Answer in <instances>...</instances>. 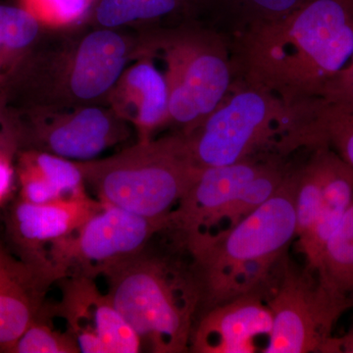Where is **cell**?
Returning a JSON list of instances; mask_svg holds the SVG:
<instances>
[{
  "mask_svg": "<svg viewBox=\"0 0 353 353\" xmlns=\"http://www.w3.org/2000/svg\"><path fill=\"white\" fill-rule=\"evenodd\" d=\"M236 80L296 108L318 99L353 54V0H311L234 36Z\"/></svg>",
  "mask_w": 353,
  "mask_h": 353,
  "instance_id": "6da1fadb",
  "label": "cell"
},
{
  "mask_svg": "<svg viewBox=\"0 0 353 353\" xmlns=\"http://www.w3.org/2000/svg\"><path fill=\"white\" fill-rule=\"evenodd\" d=\"M296 169L265 203L226 233L188 250L202 313L248 294H270L273 272L287 261L296 236Z\"/></svg>",
  "mask_w": 353,
  "mask_h": 353,
  "instance_id": "7a4b0ae2",
  "label": "cell"
},
{
  "mask_svg": "<svg viewBox=\"0 0 353 353\" xmlns=\"http://www.w3.org/2000/svg\"><path fill=\"white\" fill-rule=\"evenodd\" d=\"M130 52L128 39L106 28L88 32L54 54V60L34 46L0 83V92L18 112L90 105L109 97L127 68Z\"/></svg>",
  "mask_w": 353,
  "mask_h": 353,
  "instance_id": "3957f363",
  "label": "cell"
},
{
  "mask_svg": "<svg viewBox=\"0 0 353 353\" xmlns=\"http://www.w3.org/2000/svg\"><path fill=\"white\" fill-rule=\"evenodd\" d=\"M180 263L145 250L105 275L114 305L152 352L190 345L201 294L190 265Z\"/></svg>",
  "mask_w": 353,
  "mask_h": 353,
  "instance_id": "277c9868",
  "label": "cell"
},
{
  "mask_svg": "<svg viewBox=\"0 0 353 353\" xmlns=\"http://www.w3.org/2000/svg\"><path fill=\"white\" fill-rule=\"evenodd\" d=\"M97 201L148 219H167L203 168L182 132L139 141L103 159L79 162Z\"/></svg>",
  "mask_w": 353,
  "mask_h": 353,
  "instance_id": "5b68a950",
  "label": "cell"
},
{
  "mask_svg": "<svg viewBox=\"0 0 353 353\" xmlns=\"http://www.w3.org/2000/svg\"><path fill=\"white\" fill-rule=\"evenodd\" d=\"M145 50H158L169 88V123L189 134L222 102L234 85L231 48L210 27L165 30Z\"/></svg>",
  "mask_w": 353,
  "mask_h": 353,
  "instance_id": "8992f818",
  "label": "cell"
},
{
  "mask_svg": "<svg viewBox=\"0 0 353 353\" xmlns=\"http://www.w3.org/2000/svg\"><path fill=\"white\" fill-rule=\"evenodd\" d=\"M292 118V109L278 97L234 79L219 105L194 131L183 134L201 168L225 166L278 152Z\"/></svg>",
  "mask_w": 353,
  "mask_h": 353,
  "instance_id": "52a82bcc",
  "label": "cell"
},
{
  "mask_svg": "<svg viewBox=\"0 0 353 353\" xmlns=\"http://www.w3.org/2000/svg\"><path fill=\"white\" fill-rule=\"evenodd\" d=\"M164 228L160 221L102 203L76 232L51 243L46 257L58 280L70 276H105L146 250Z\"/></svg>",
  "mask_w": 353,
  "mask_h": 353,
  "instance_id": "ba28073f",
  "label": "cell"
},
{
  "mask_svg": "<svg viewBox=\"0 0 353 353\" xmlns=\"http://www.w3.org/2000/svg\"><path fill=\"white\" fill-rule=\"evenodd\" d=\"M267 303L272 328L264 353H323L334 325L352 308L331 296L313 272L296 271L288 260Z\"/></svg>",
  "mask_w": 353,
  "mask_h": 353,
  "instance_id": "9c48e42d",
  "label": "cell"
},
{
  "mask_svg": "<svg viewBox=\"0 0 353 353\" xmlns=\"http://www.w3.org/2000/svg\"><path fill=\"white\" fill-rule=\"evenodd\" d=\"M18 152L37 150L73 161L94 160L129 137V123L112 108L78 106L11 112Z\"/></svg>",
  "mask_w": 353,
  "mask_h": 353,
  "instance_id": "30bf717a",
  "label": "cell"
},
{
  "mask_svg": "<svg viewBox=\"0 0 353 353\" xmlns=\"http://www.w3.org/2000/svg\"><path fill=\"white\" fill-rule=\"evenodd\" d=\"M274 153H261L236 163L203 168L168 216L162 232L173 234L176 243L185 250L208 240L228 206L245 183L264 168Z\"/></svg>",
  "mask_w": 353,
  "mask_h": 353,
  "instance_id": "8fae6325",
  "label": "cell"
},
{
  "mask_svg": "<svg viewBox=\"0 0 353 353\" xmlns=\"http://www.w3.org/2000/svg\"><path fill=\"white\" fill-rule=\"evenodd\" d=\"M65 281L57 311L67 325L80 352L137 353L141 339L130 326L108 294H103L94 278L70 276Z\"/></svg>",
  "mask_w": 353,
  "mask_h": 353,
  "instance_id": "7c38bea8",
  "label": "cell"
},
{
  "mask_svg": "<svg viewBox=\"0 0 353 353\" xmlns=\"http://www.w3.org/2000/svg\"><path fill=\"white\" fill-rule=\"evenodd\" d=\"M101 205L88 196L48 203L20 199L7 221L9 238L22 259L50 265L43 248L73 234Z\"/></svg>",
  "mask_w": 353,
  "mask_h": 353,
  "instance_id": "4fadbf2b",
  "label": "cell"
},
{
  "mask_svg": "<svg viewBox=\"0 0 353 353\" xmlns=\"http://www.w3.org/2000/svg\"><path fill=\"white\" fill-rule=\"evenodd\" d=\"M272 313L259 294H248L202 313L192 330L190 348L197 353L256 352L257 339L268 338Z\"/></svg>",
  "mask_w": 353,
  "mask_h": 353,
  "instance_id": "5bb4252c",
  "label": "cell"
},
{
  "mask_svg": "<svg viewBox=\"0 0 353 353\" xmlns=\"http://www.w3.org/2000/svg\"><path fill=\"white\" fill-rule=\"evenodd\" d=\"M52 267L14 257L0 245V350L9 352L28 327L39 319L51 283Z\"/></svg>",
  "mask_w": 353,
  "mask_h": 353,
  "instance_id": "9a60e30c",
  "label": "cell"
},
{
  "mask_svg": "<svg viewBox=\"0 0 353 353\" xmlns=\"http://www.w3.org/2000/svg\"><path fill=\"white\" fill-rule=\"evenodd\" d=\"M110 108L131 123L139 141L152 139L169 124V88L166 77L150 58L127 67L108 97Z\"/></svg>",
  "mask_w": 353,
  "mask_h": 353,
  "instance_id": "2e32d148",
  "label": "cell"
},
{
  "mask_svg": "<svg viewBox=\"0 0 353 353\" xmlns=\"http://www.w3.org/2000/svg\"><path fill=\"white\" fill-rule=\"evenodd\" d=\"M292 125L280 145L285 157L328 146L353 170V111L315 99L294 108Z\"/></svg>",
  "mask_w": 353,
  "mask_h": 353,
  "instance_id": "e0dca14e",
  "label": "cell"
},
{
  "mask_svg": "<svg viewBox=\"0 0 353 353\" xmlns=\"http://www.w3.org/2000/svg\"><path fill=\"white\" fill-rule=\"evenodd\" d=\"M323 176L322 205L312 227L297 239L309 271L314 273L325 246L353 201V170L328 146H317ZM312 150V148H311Z\"/></svg>",
  "mask_w": 353,
  "mask_h": 353,
  "instance_id": "ac0fdd59",
  "label": "cell"
},
{
  "mask_svg": "<svg viewBox=\"0 0 353 353\" xmlns=\"http://www.w3.org/2000/svg\"><path fill=\"white\" fill-rule=\"evenodd\" d=\"M311 0H190L188 15L202 16L208 27L236 34L252 26L282 19Z\"/></svg>",
  "mask_w": 353,
  "mask_h": 353,
  "instance_id": "d6986e66",
  "label": "cell"
},
{
  "mask_svg": "<svg viewBox=\"0 0 353 353\" xmlns=\"http://www.w3.org/2000/svg\"><path fill=\"white\" fill-rule=\"evenodd\" d=\"M314 274L331 296L353 307V201L325 246Z\"/></svg>",
  "mask_w": 353,
  "mask_h": 353,
  "instance_id": "ffe728a7",
  "label": "cell"
},
{
  "mask_svg": "<svg viewBox=\"0 0 353 353\" xmlns=\"http://www.w3.org/2000/svg\"><path fill=\"white\" fill-rule=\"evenodd\" d=\"M41 28L19 3H0V83L36 46Z\"/></svg>",
  "mask_w": 353,
  "mask_h": 353,
  "instance_id": "44dd1931",
  "label": "cell"
},
{
  "mask_svg": "<svg viewBox=\"0 0 353 353\" xmlns=\"http://www.w3.org/2000/svg\"><path fill=\"white\" fill-rule=\"evenodd\" d=\"M190 0H97L94 20L101 28L117 29L136 23L152 22L187 13Z\"/></svg>",
  "mask_w": 353,
  "mask_h": 353,
  "instance_id": "7402d4cb",
  "label": "cell"
},
{
  "mask_svg": "<svg viewBox=\"0 0 353 353\" xmlns=\"http://www.w3.org/2000/svg\"><path fill=\"white\" fill-rule=\"evenodd\" d=\"M17 157L38 171L64 199L88 196L85 176L78 161L37 150H19Z\"/></svg>",
  "mask_w": 353,
  "mask_h": 353,
  "instance_id": "603a6c76",
  "label": "cell"
},
{
  "mask_svg": "<svg viewBox=\"0 0 353 353\" xmlns=\"http://www.w3.org/2000/svg\"><path fill=\"white\" fill-rule=\"evenodd\" d=\"M306 163L296 169V185L294 196L296 236L301 238L314 224L322 205L323 176L321 159L317 148Z\"/></svg>",
  "mask_w": 353,
  "mask_h": 353,
  "instance_id": "cb8c5ba5",
  "label": "cell"
},
{
  "mask_svg": "<svg viewBox=\"0 0 353 353\" xmlns=\"http://www.w3.org/2000/svg\"><path fill=\"white\" fill-rule=\"evenodd\" d=\"M97 0H19L43 27L63 28L78 24L92 12Z\"/></svg>",
  "mask_w": 353,
  "mask_h": 353,
  "instance_id": "d4e9b609",
  "label": "cell"
},
{
  "mask_svg": "<svg viewBox=\"0 0 353 353\" xmlns=\"http://www.w3.org/2000/svg\"><path fill=\"white\" fill-rule=\"evenodd\" d=\"M9 352L77 353L80 350L68 332L60 333L38 319L21 334Z\"/></svg>",
  "mask_w": 353,
  "mask_h": 353,
  "instance_id": "484cf974",
  "label": "cell"
},
{
  "mask_svg": "<svg viewBox=\"0 0 353 353\" xmlns=\"http://www.w3.org/2000/svg\"><path fill=\"white\" fill-rule=\"evenodd\" d=\"M318 99L332 105L353 111V54L350 63L327 83Z\"/></svg>",
  "mask_w": 353,
  "mask_h": 353,
  "instance_id": "4316f807",
  "label": "cell"
},
{
  "mask_svg": "<svg viewBox=\"0 0 353 353\" xmlns=\"http://www.w3.org/2000/svg\"><path fill=\"white\" fill-rule=\"evenodd\" d=\"M17 152L15 132L6 106L0 99V155L15 157Z\"/></svg>",
  "mask_w": 353,
  "mask_h": 353,
  "instance_id": "83f0119b",
  "label": "cell"
},
{
  "mask_svg": "<svg viewBox=\"0 0 353 353\" xmlns=\"http://www.w3.org/2000/svg\"><path fill=\"white\" fill-rule=\"evenodd\" d=\"M14 157L0 155V204L12 190L15 180L16 169L13 164Z\"/></svg>",
  "mask_w": 353,
  "mask_h": 353,
  "instance_id": "f1b7e54d",
  "label": "cell"
},
{
  "mask_svg": "<svg viewBox=\"0 0 353 353\" xmlns=\"http://www.w3.org/2000/svg\"><path fill=\"white\" fill-rule=\"evenodd\" d=\"M323 353H353V324L343 336H332Z\"/></svg>",
  "mask_w": 353,
  "mask_h": 353,
  "instance_id": "f546056e",
  "label": "cell"
}]
</instances>
